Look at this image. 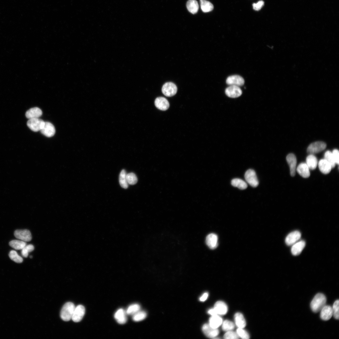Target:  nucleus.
Masks as SVG:
<instances>
[{
	"instance_id": "nucleus-17",
	"label": "nucleus",
	"mask_w": 339,
	"mask_h": 339,
	"mask_svg": "<svg viewBox=\"0 0 339 339\" xmlns=\"http://www.w3.org/2000/svg\"><path fill=\"white\" fill-rule=\"evenodd\" d=\"M154 103L157 108L162 110H167L170 106L167 100L165 98L162 97L157 98L155 100Z\"/></svg>"
},
{
	"instance_id": "nucleus-5",
	"label": "nucleus",
	"mask_w": 339,
	"mask_h": 339,
	"mask_svg": "<svg viewBox=\"0 0 339 339\" xmlns=\"http://www.w3.org/2000/svg\"><path fill=\"white\" fill-rule=\"evenodd\" d=\"M245 178L247 183L252 187H256L258 186V180L256 172L253 170L249 169L247 170L245 174Z\"/></svg>"
},
{
	"instance_id": "nucleus-18",
	"label": "nucleus",
	"mask_w": 339,
	"mask_h": 339,
	"mask_svg": "<svg viewBox=\"0 0 339 339\" xmlns=\"http://www.w3.org/2000/svg\"><path fill=\"white\" fill-rule=\"evenodd\" d=\"M213 308L218 315H224L228 311V307L226 304L221 301H218L215 303Z\"/></svg>"
},
{
	"instance_id": "nucleus-16",
	"label": "nucleus",
	"mask_w": 339,
	"mask_h": 339,
	"mask_svg": "<svg viewBox=\"0 0 339 339\" xmlns=\"http://www.w3.org/2000/svg\"><path fill=\"white\" fill-rule=\"evenodd\" d=\"M127 314L123 309H118L114 315V317L118 323L121 324H125L127 321Z\"/></svg>"
},
{
	"instance_id": "nucleus-34",
	"label": "nucleus",
	"mask_w": 339,
	"mask_h": 339,
	"mask_svg": "<svg viewBox=\"0 0 339 339\" xmlns=\"http://www.w3.org/2000/svg\"><path fill=\"white\" fill-rule=\"evenodd\" d=\"M9 256L10 259L17 263H21L23 261V259L19 256L17 252L14 250H12L9 253Z\"/></svg>"
},
{
	"instance_id": "nucleus-22",
	"label": "nucleus",
	"mask_w": 339,
	"mask_h": 339,
	"mask_svg": "<svg viewBox=\"0 0 339 339\" xmlns=\"http://www.w3.org/2000/svg\"><path fill=\"white\" fill-rule=\"evenodd\" d=\"M42 112L39 108L35 107L28 110L26 112L25 116L29 119L39 118L42 115Z\"/></svg>"
},
{
	"instance_id": "nucleus-40",
	"label": "nucleus",
	"mask_w": 339,
	"mask_h": 339,
	"mask_svg": "<svg viewBox=\"0 0 339 339\" xmlns=\"http://www.w3.org/2000/svg\"><path fill=\"white\" fill-rule=\"evenodd\" d=\"M236 333L239 337L243 339H248L250 336L248 333L243 328H238L236 330Z\"/></svg>"
},
{
	"instance_id": "nucleus-9",
	"label": "nucleus",
	"mask_w": 339,
	"mask_h": 339,
	"mask_svg": "<svg viewBox=\"0 0 339 339\" xmlns=\"http://www.w3.org/2000/svg\"><path fill=\"white\" fill-rule=\"evenodd\" d=\"M225 93L229 97L236 98L241 95L242 91L239 86L230 85L225 89Z\"/></svg>"
},
{
	"instance_id": "nucleus-11",
	"label": "nucleus",
	"mask_w": 339,
	"mask_h": 339,
	"mask_svg": "<svg viewBox=\"0 0 339 339\" xmlns=\"http://www.w3.org/2000/svg\"><path fill=\"white\" fill-rule=\"evenodd\" d=\"M202 329L204 334L210 338L216 337L219 333L218 328H213L208 324H204L202 327Z\"/></svg>"
},
{
	"instance_id": "nucleus-14",
	"label": "nucleus",
	"mask_w": 339,
	"mask_h": 339,
	"mask_svg": "<svg viewBox=\"0 0 339 339\" xmlns=\"http://www.w3.org/2000/svg\"><path fill=\"white\" fill-rule=\"evenodd\" d=\"M301 237V233L295 231L290 233L285 239V243L288 245H291L297 242Z\"/></svg>"
},
{
	"instance_id": "nucleus-4",
	"label": "nucleus",
	"mask_w": 339,
	"mask_h": 339,
	"mask_svg": "<svg viewBox=\"0 0 339 339\" xmlns=\"http://www.w3.org/2000/svg\"><path fill=\"white\" fill-rule=\"evenodd\" d=\"M45 122L39 118L29 119L27 122L28 126L32 131L37 132L43 128Z\"/></svg>"
},
{
	"instance_id": "nucleus-35",
	"label": "nucleus",
	"mask_w": 339,
	"mask_h": 339,
	"mask_svg": "<svg viewBox=\"0 0 339 339\" xmlns=\"http://www.w3.org/2000/svg\"><path fill=\"white\" fill-rule=\"evenodd\" d=\"M324 159L330 164L332 168L335 167L336 164L331 152L328 150L325 152L324 154Z\"/></svg>"
},
{
	"instance_id": "nucleus-3",
	"label": "nucleus",
	"mask_w": 339,
	"mask_h": 339,
	"mask_svg": "<svg viewBox=\"0 0 339 339\" xmlns=\"http://www.w3.org/2000/svg\"><path fill=\"white\" fill-rule=\"evenodd\" d=\"M326 144L324 142L318 141L310 144L307 148V152L310 154H314L319 153L325 149Z\"/></svg>"
},
{
	"instance_id": "nucleus-2",
	"label": "nucleus",
	"mask_w": 339,
	"mask_h": 339,
	"mask_svg": "<svg viewBox=\"0 0 339 339\" xmlns=\"http://www.w3.org/2000/svg\"><path fill=\"white\" fill-rule=\"evenodd\" d=\"M75 306L72 302H68L62 307L60 312L61 319L65 321H68L72 319Z\"/></svg>"
},
{
	"instance_id": "nucleus-15",
	"label": "nucleus",
	"mask_w": 339,
	"mask_h": 339,
	"mask_svg": "<svg viewBox=\"0 0 339 339\" xmlns=\"http://www.w3.org/2000/svg\"><path fill=\"white\" fill-rule=\"evenodd\" d=\"M218 238L215 234L211 233L206 237V242L207 246L211 249H215L218 246Z\"/></svg>"
},
{
	"instance_id": "nucleus-24",
	"label": "nucleus",
	"mask_w": 339,
	"mask_h": 339,
	"mask_svg": "<svg viewBox=\"0 0 339 339\" xmlns=\"http://www.w3.org/2000/svg\"><path fill=\"white\" fill-rule=\"evenodd\" d=\"M223 320L218 315H212L209 320L210 326L213 328H218L222 324Z\"/></svg>"
},
{
	"instance_id": "nucleus-36",
	"label": "nucleus",
	"mask_w": 339,
	"mask_h": 339,
	"mask_svg": "<svg viewBox=\"0 0 339 339\" xmlns=\"http://www.w3.org/2000/svg\"><path fill=\"white\" fill-rule=\"evenodd\" d=\"M222 329L225 331H232L234 328V323L230 320H226L222 323Z\"/></svg>"
},
{
	"instance_id": "nucleus-41",
	"label": "nucleus",
	"mask_w": 339,
	"mask_h": 339,
	"mask_svg": "<svg viewBox=\"0 0 339 339\" xmlns=\"http://www.w3.org/2000/svg\"><path fill=\"white\" fill-rule=\"evenodd\" d=\"M223 337L226 339H237L239 338L236 332L232 331H227L224 335Z\"/></svg>"
},
{
	"instance_id": "nucleus-37",
	"label": "nucleus",
	"mask_w": 339,
	"mask_h": 339,
	"mask_svg": "<svg viewBox=\"0 0 339 339\" xmlns=\"http://www.w3.org/2000/svg\"><path fill=\"white\" fill-rule=\"evenodd\" d=\"M126 178L129 184L134 185L137 181V178L136 175L133 173H130L126 174Z\"/></svg>"
},
{
	"instance_id": "nucleus-6",
	"label": "nucleus",
	"mask_w": 339,
	"mask_h": 339,
	"mask_svg": "<svg viewBox=\"0 0 339 339\" xmlns=\"http://www.w3.org/2000/svg\"><path fill=\"white\" fill-rule=\"evenodd\" d=\"M177 87L176 85L172 82H167L163 86L162 91L165 96L171 97L174 95L177 91Z\"/></svg>"
},
{
	"instance_id": "nucleus-46",
	"label": "nucleus",
	"mask_w": 339,
	"mask_h": 339,
	"mask_svg": "<svg viewBox=\"0 0 339 339\" xmlns=\"http://www.w3.org/2000/svg\"><path fill=\"white\" fill-rule=\"evenodd\" d=\"M30 258H32V256H30Z\"/></svg>"
},
{
	"instance_id": "nucleus-23",
	"label": "nucleus",
	"mask_w": 339,
	"mask_h": 339,
	"mask_svg": "<svg viewBox=\"0 0 339 339\" xmlns=\"http://www.w3.org/2000/svg\"><path fill=\"white\" fill-rule=\"evenodd\" d=\"M318 166L320 171L325 174L329 173L332 169L330 164L324 159L319 161Z\"/></svg>"
},
{
	"instance_id": "nucleus-26",
	"label": "nucleus",
	"mask_w": 339,
	"mask_h": 339,
	"mask_svg": "<svg viewBox=\"0 0 339 339\" xmlns=\"http://www.w3.org/2000/svg\"><path fill=\"white\" fill-rule=\"evenodd\" d=\"M317 159L314 154H310L306 158V164L309 169L314 170L317 166Z\"/></svg>"
},
{
	"instance_id": "nucleus-20",
	"label": "nucleus",
	"mask_w": 339,
	"mask_h": 339,
	"mask_svg": "<svg viewBox=\"0 0 339 339\" xmlns=\"http://www.w3.org/2000/svg\"><path fill=\"white\" fill-rule=\"evenodd\" d=\"M305 242L304 240L297 241L292 245L291 251L292 254L294 256L300 254L304 248Z\"/></svg>"
},
{
	"instance_id": "nucleus-32",
	"label": "nucleus",
	"mask_w": 339,
	"mask_h": 339,
	"mask_svg": "<svg viewBox=\"0 0 339 339\" xmlns=\"http://www.w3.org/2000/svg\"><path fill=\"white\" fill-rule=\"evenodd\" d=\"M140 306L137 304H134L129 305L126 310L127 315H133L140 310Z\"/></svg>"
},
{
	"instance_id": "nucleus-19",
	"label": "nucleus",
	"mask_w": 339,
	"mask_h": 339,
	"mask_svg": "<svg viewBox=\"0 0 339 339\" xmlns=\"http://www.w3.org/2000/svg\"><path fill=\"white\" fill-rule=\"evenodd\" d=\"M320 311V317L323 320H328L333 315L332 308L330 306L325 305Z\"/></svg>"
},
{
	"instance_id": "nucleus-12",
	"label": "nucleus",
	"mask_w": 339,
	"mask_h": 339,
	"mask_svg": "<svg viewBox=\"0 0 339 339\" xmlns=\"http://www.w3.org/2000/svg\"><path fill=\"white\" fill-rule=\"evenodd\" d=\"M286 160L289 166L290 175L294 176L295 174L297 164L296 156L293 153H289L287 156Z\"/></svg>"
},
{
	"instance_id": "nucleus-13",
	"label": "nucleus",
	"mask_w": 339,
	"mask_h": 339,
	"mask_svg": "<svg viewBox=\"0 0 339 339\" xmlns=\"http://www.w3.org/2000/svg\"><path fill=\"white\" fill-rule=\"evenodd\" d=\"M40 131L42 134L47 137L53 136L55 133L54 126L49 122H45L44 125Z\"/></svg>"
},
{
	"instance_id": "nucleus-42",
	"label": "nucleus",
	"mask_w": 339,
	"mask_h": 339,
	"mask_svg": "<svg viewBox=\"0 0 339 339\" xmlns=\"http://www.w3.org/2000/svg\"><path fill=\"white\" fill-rule=\"evenodd\" d=\"M264 5V2L262 0L258 1L257 3H254L253 5V9L255 10L258 11L260 10Z\"/></svg>"
},
{
	"instance_id": "nucleus-27",
	"label": "nucleus",
	"mask_w": 339,
	"mask_h": 339,
	"mask_svg": "<svg viewBox=\"0 0 339 339\" xmlns=\"http://www.w3.org/2000/svg\"><path fill=\"white\" fill-rule=\"evenodd\" d=\"M186 7L189 12L192 14L196 13L198 10L199 5L196 0H189L186 3Z\"/></svg>"
},
{
	"instance_id": "nucleus-1",
	"label": "nucleus",
	"mask_w": 339,
	"mask_h": 339,
	"mask_svg": "<svg viewBox=\"0 0 339 339\" xmlns=\"http://www.w3.org/2000/svg\"><path fill=\"white\" fill-rule=\"evenodd\" d=\"M326 299L325 296L321 293H318L314 297L310 303L311 310L315 313L320 311L326 305Z\"/></svg>"
},
{
	"instance_id": "nucleus-44",
	"label": "nucleus",
	"mask_w": 339,
	"mask_h": 339,
	"mask_svg": "<svg viewBox=\"0 0 339 339\" xmlns=\"http://www.w3.org/2000/svg\"><path fill=\"white\" fill-rule=\"evenodd\" d=\"M208 294L206 292L203 294L200 298L199 300L201 301H205L208 298Z\"/></svg>"
},
{
	"instance_id": "nucleus-31",
	"label": "nucleus",
	"mask_w": 339,
	"mask_h": 339,
	"mask_svg": "<svg viewBox=\"0 0 339 339\" xmlns=\"http://www.w3.org/2000/svg\"><path fill=\"white\" fill-rule=\"evenodd\" d=\"M200 6L202 10L204 13L209 12L213 8V4L206 0H200Z\"/></svg>"
},
{
	"instance_id": "nucleus-38",
	"label": "nucleus",
	"mask_w": 339,
	"mask_h": 339,
	"mask_svg": "<svg viewBox=\"0 0 339 339\" xmlns=\"http://www.w3.org/2000/svg\"><path fill=\"white\" fill-rule=\"evenodd\" d=\"M34 249V247L32 245H26L21 250V255L23 257L26 258L28 256L29 253L33 251Z\"/></svg>"
},
{
	"instance_id": "nucleus-25",
	"label": "nucleus",
	"mask_w": 339,
	"mask_h": 339,
	"mask_svg": "<svg viewBox=\"0 0 339 339\" xmlns=\"http://www.w3.org/2000/svg\"><path fill=\"white\" fill-rule=\"evenodd\" d=\"M236 325L239 328H244L246 325V321L243 315L240 313H236L234 316Z\"/></svg>"
},
{
	"instance_id": "nucleus-43",
	"label": "nucleus",
	"mask_w": 339,
	"mask_h": 339,
	"mask_svg": "<svg viewBox=\"0 0 339 339\" xmlns=\"http://www.w3.org/2000/svg\"><path fill=\"white\" fill-rule=\"evenodd\" d=\"M332 153L336 164H338L339 163V152L338 150L337 149H334Z\"/></svg>"
},
{
	"instance_id": "nucleus-21",
	"label": "nucleus",
	"mask_w": 339,
	"mask_h": 339,
	"mask_svg": "<svg viewBox=\"0 0 339 339\" xmlns=\"http://www.w3.org/2000/svg\"><path fill=\"white\" fill-rule=\"evenodd\" d=\"M296 170L300 175L304 178H308L310 175L309 169L305 163L300 164L297 167Z\"/></svg>"
},
{
	"instance_id": "nucleus-45",
	"label": "nucleus",
	"mask_w": 339,
	"mask_h": 339,
	"mask_svg": "<svg viewBox=\"0 0 339 339\" xmlns=\"http://www.w3.org/2000/svg\"><path fill=\"white\" fill-rule=\"evenodd\" d=\"M208 313L211 315L212 316L216 315H218L214 309H211L208 310Z\"/></svg>"
},
{
	"instance_id": "nucleus-7",
	"label": "nucleus",
	"mask_w": 339,
	"mask_h": 339,
	"mask_svg": "<svg viewBox=\"0 0 339 339\" xmlns=\"http://www.w3.org/2000/svg\"><path fill=\"white\" fill-rule=\"evenodd\" d=\"M85 313L84 307L82 305H79L75 307L71 319L74 322H79L82 320Z\"/></svg>"
},
{
	"instance_id": "nucleus-28",
	"label": "nucleus",
	"mask_w": 339,
	"mask_h": 339,
	"mask_svg": "<svg viewBox=\"0 0 339 339\" xmlns=\"http://www.w3.org/2000/svg\"><path fill=\"white\" fill-rule=\"evenodd\" d=\"M9 244L11 247L17 250H22L26 245L25 241L18 240H12Z\"/></svg>"
},
{
	"instance_id": "nucleus-33",
	"label": "nucleus",
	"mask_w": 339,
	"mask_h": 339,
	"mask_svg": "<svg viewBox=\"0 0 339 339\" xmlns=\"http://www.w3.org/2000/svg\"><path fill=\"white\" fill-rule=\"evenodd\" d=\"M147 315V313L145 311L140 310L132 315V319L136 322L141 321L146 318Z\"/></svg>"
},
{
	"instance_id": "nucleus-30",
	"label": "nucleus",
	"mask_w": 339,
	"mask_h": 339,
	"mask_svg": "<svg viewBox=\"0 0 339 339\" xmlns=\"http://www.w3.org/2000/svg\"><path fill=\"white\" fill-rule=\"evenodd\" d=\"M126 171L122 170L119 176V182L121 186L124 188L127 189L128 186V184L127 182Z\"/></svg>"
},
{
	"instance_id": "nucleus-10",
	"label": "nucleus",
	"mask_w": 339,
	"mask_h": 339,
	"mask_svg": "<svg viewBox=\"0 0 339 339\" xmlns=\"http://www.w3.org/2000/svg\"><path fill=\"white\" fill-rule=\"evenodd\" d=\"M244 83V78L239 75H235L229 76L227 78L226 80V83L229 85L239 87L243 85Z\"/></svg>"
},
{
	"instance_id": "nucleus-29",
	"label": "nucleus",
	"mask_w": 339,
	"mask_h": 339,
	"mask_svg": "<svg viewBox=\"0 0 339 339\" xmlns=\"http://www.w3.org/2000/svg\"><path fill=\"white\" fill-rule=\"evenodd\" d=\"M231 185L234 186L236 187L241 190H244L247 187L246 183L242 180L239 178H235L231 181Z\"/></svg>"
},
{
	"instance_id": "nucleus-39",
	"label": "nucleus",
	"mask_w": 339,
	"mask_h": 339,
	"mask_svg": "<svg viewBox=\"0 0 339 339\" xmlns=\"http://www.w3.org/2000/svg\"><path fill=\"white\" fill-rule=\"evenodd\" d=\"M339 300H336L334 303L332 308L333 315L335 319L338 320L339 318Z\"/></svg>"
},
{
	"instance_id": "nucleus-8",
	"label": "nucleus",
	"mask_w": 339,
	"mask_h": 339,
	"mask_svg": "<svg viewBox=\"0 0 339 339\" xmlns=\"http://www.w3.org/2000/svg\"><path fill=\"white\" fill-rule=\"evenodd\" d=\"M16 238L24 241H29L32 239V235L30 231L26 229H17L14 232Z\"/></svg>"
}]
</instances>
